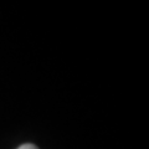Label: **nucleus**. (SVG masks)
I'll return each instance as SVG.
<instances>
[{"mask_svg":"<svg viewBox=\"0 0 149 149\" xmlns=\"http://www.w3.org/2000/svg\"><path fill=\"white\" fill-rule=\"evenodd\" d=\"M17 149H37L34 144H22L21 147H19Z\"/></svg>","mask_w":149,"mask_h":149,"instance_id":"f257e3e1","label":"nucleus"}]
</instances>
